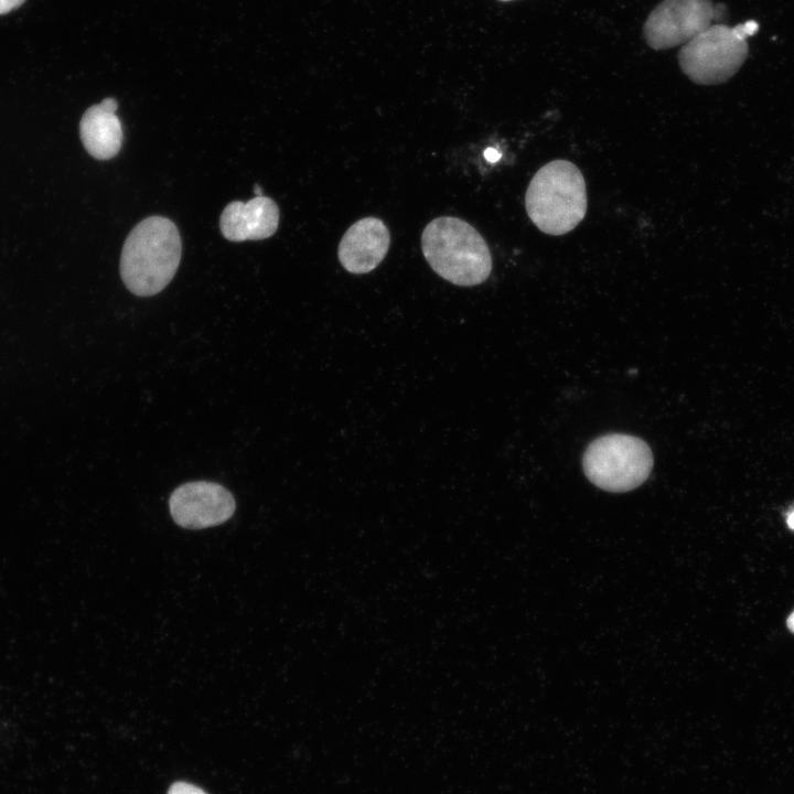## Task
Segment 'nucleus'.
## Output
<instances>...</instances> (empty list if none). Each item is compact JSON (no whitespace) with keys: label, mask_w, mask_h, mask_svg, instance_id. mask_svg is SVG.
<instances>
[{"label":"nucleus","mask_w":794,"mask_h":794,"mask_svg":"<svg viewBox=\"0 0 794 794\" xmlns=\"http://www.w3.org/2000/svg\"><path fill=\"white\" fill-rule=\"evenodd\" d=\"M182 243L174 223L150 216L138 223L125 240L120 276L136 296L162 291L174 277L181 260Z\"/></svg>","instance_id":"obj_1"},{"label":"nucleus","mask_w":794,"mask_h":794,"mask_svg":"<svg viewBox=\"0 0 794 794\" xmlns=\"http://www.w3.org/2000/svg\"><path fill=\"white\" fill-rule=\"evenodd\" d=\"M421 249L430 267L458 286H475L492 271L490 249L469 223L452 216L432 219L421 235Z\"/></svg>","instance_id":"obj_2"},{"label":"nucleus","mask_w":794,"mask_h":794,"mask_svg":"<svg viewBox=\"0 0 794 794\" xmlns=\"http://www.w3.org/2000/svg\"><path fill=\"white\" fill-rule=\"evenodd\" d=\"M525 206L529 218L543 233L560 236L571 232L587 212L581 171L562 159L545 164L529 182Z\"/></svg>","instance_id":"obj_3"},{"label":"nucleus","mask_w":794,"mask_h":794,"mask_svg":"<svg viewBox=\"0 0 794 794\" xmlns=\"http://www.w3.org/2000/svg\"><path fill=\"white\" fill-rule=\"evenodd\" d=\"M582 464L584 474L598 487L609 492H626L648 478L653 454L642 439L611 433L588 446Z\"/></svg>","instance_id":"obj_4"},{"label":"nucleus","mask_w":794,"mask_h":794,"mask_svg":"<svg viewBox=\"0 0 794 794\" xmlns=\"http://www.w3.org/2000/svg\"><path fill=\"white\" fill-rule=\"evenodd\" d=\"M748 43L733 29L716 24L683 45L678 54L682 71L694 83L716 85L732 77L748 56Z\"/></svg>","instance_id":"obj_5"},{"label":"nucleus","mask_w":794,"mask_h":794,"mask_svg":"<svg viewBox=\"0 0 794 794\" xmlns=\"http://www.w3.org/2000/svg\"><path fill=\"white\" fill-rule=\"evenodd\" d=\"M716 7L710 0H664L648 15L644 35L655 50L685 45L711 25Z\"/></svg>","instance_id":"obj_6"},{"label":"nucleus","mask_w":794,"mask_h":794,"mask_svg":"<svg viewBox=\"0 0 794 794\" xmlns=\"http://www.w3.org/2000/svg\"><path fill=\"white\" fill-rule=\"evenodd\" d=\"M169 507L178 525L200 529L225 523L233 516L236 504L224 486L195 481L176 487L170 496Z\"/></svg>","instance_id":"obj_7"},{"label":"nucleus","mask_w":794,"mask_h":794,"mask_svg":"<svg viewBox=\"0 0 794 794\" xmlns=\"http://www.w3.org/2000/svg\"><path fill=\"white\" fill-rule=\"evenodd\" d=\"M389 243V230L382 219L362 218L344 233L339 244V260L348 272L367 273L383 261Z\"/></svg>","instance_id":"obj_8"},{"label":"nucleus","mask_w":794,"mask_h":794,"mask_svg":"<svg viewBox=\"0 0 794 794\" xmlns=\"http://www.w3.org/2000/svg\"><path fill=\"white\" fill-rule=\"evenodd\" d=\"M279 224V208L267 196L226 205L219 218L223 236L229 242L259 240L273 235Z\"/></svg>","instance_id":"obj_9"},{"label":"nucleus","mask_w":794,"mask_h":794,"mask_svg":"<svg viewBox=\"0 0 794 794\" xmlns=\"http://www.w3.org/2000/svg\"><path fill=\"white\" fill-rule=\"evenodd\" d=\"M118 103L115 98H105L93 105L83 115L79 122V136L86 151L99 160L114 158L122 144V128L116 115Z\"/></svg>","instance_id":"obj_10"},{"label":"nucleus","mask_w":794,"mask_h":794,"mask_svg":"<svg viewBox=\"0 0 794 794\" xmlns=\"http://www.w3.org/2000/svg\"><path fill=\"white\" fill-rule=\"evenodd\" d=\"M168 794H206L203 790L185 782H176L171 785Z\"/></svg>","instance_id":"obj_11"},{"label":"nucleus","mask_w":794,"mask_h":794,"mask_svg":"<svg viewBox=\"0 0 794 794\" xmlns=\"http://www.w3.org/2000/svg\"><path fill=\"white\" fill-rule=\"evenodd\" d=\"M732 29L738 37H740L741 40H745L748 36L757 33V31L759 30V24L755 21L750 20L742 24H738Z\"/></svg>","instance_id":"obj_12"},{"label":"nucleus","mask_w":794,"mask_h":794,"mask_svg":"<svg viewBox=\"0 0 794 794\" xmlns=\"http://www.w3.org/2000/svg\"><path fill=\"white\" fill-rule=\"evenodd\" d=\"M25 0H0V15L19 8Z\"/></svg>","instance_id":"obj_13"},{"label":"nucleus","mask_w":794,"mask_h":794,"mask_svg":"<svg viewBox=\"0 0 794 794\" xmlns=\"http://www.w3.org/2000/svg\"><path fill=\"white\" fill-rule=\"evenodd\" d=\"M485 157L489 161H496L501 155L493 149H487L485 151Z\"/></svg>","instance_id":"obj_14"},{"label":"nucleus","mask_w":794,"mask_h":794,"mask_svg":"<svg viewBox=\"0 0 794 794\" xmlns=\"http://www.w3.org/2000/svg\"><path fill=\"white\" fill-rule=\"evenodd\" d=\"M787 526L794 530V509L790 511L786 515Z\"/></svg>","instance_id":"obj_15"},{"label":"nucleus","mask_w":794,"mask_h":794,"mask_svg":"<svg viewBox=\"0 0 794 794\" xmlns=\"http://www.w3.org/2000/svg\"><path fill=\"white\" fill-rule=\"evenodd\" d=\"M788 630L794 633V611L791 613V615L787 618L786 621Z\"/></svg>","instance_id":"obj_16"},{"label":"nucleus","mask_w":794,"mask_h":794,"mask_svg":"<svg viewBox=\"0 0 794 794\" xmlns=\"http://www.w3.org/2000/svg\"><path fill=\"white\" fill-rule=\"evenodd\" d=\"M254 192H255L256 196H262V191L258 184H255Z\"/></svg>","instance_id":"obj_17"},{"label":"nucleus","mask_w":794,"mask_h":794,"mask_svg":"<svg viewBox=\"0 0 794 794\" xmlns=\"http://www.w3.org/2000/svg\"><path fill=\"white\" fill-rule=\"evenodd\" d=\"M503 1H508V0H503Z\"/></svg>","instance_id":"obj_18"}]
</instances>
